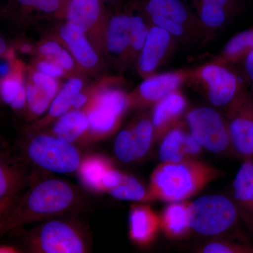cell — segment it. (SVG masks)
Here are the masks:
<instances>
[{
	"instance_id": "38",
	"label": "cell",
	"mask_w": 253,
	"mask_h": 253,
	"mask_svg": "<svg viewBox=\"0 0 253 253\" xmlns=\"http://www.w3.org/2000/svg\"><path fill=\"white\" fill-rule=\"evenodd\" d=\"M37 68V71L54 78L61 77L66 71L57 63L48 59L42 60L38 62Z\"/></svg>"
},
{
	"instance_id": "28",
	"label": "cell",
	"mask_w": 253,
	"mask_h": 253,
	"mask_svg": "<svg viewBox=\"0 0 253 253\" xmlns=\"http://www.w3.org/2000/svg\"><path fill=\"white\" fill-rule=\"evenodd\" d=\"M1 96L3 101L14 110L22 109L27 103L26 86L21 78L16 76H8L1 83Z\"/></svg>"
},
{
	"instance_id": "31",
	"label": "cell",
	"mask_w": 253,
	"mask_h": 253,
	"mask_svg": "<svg viewBox=\"0 0 253 253\" xmlns=\"http://www.w3.org/2000/svg\"><path fill=\"white\" fill-rule=\"evenodd\" d=\"M200 253H253V244L231 241H211L196 249Z\"/></svg>"
},
{
	"instance_id": "18",
	"label": "cell",
	"mask_w": 253,
	"mask_h": 253,
	"mask_svg": "<svg viewBox=\"0 0 253 253\" xmlns=\"http://www.w3.org/2000/svg\"><path fill=\"white\" fill-rule=\"evenodd\" d=\"M161 229L169 239H183L192 232L190 224V201L171 202L163 209Z\"/></svg>"
},
{
	"instance_id": "15",
	"label": "cell",
	"mask_w": 253,
	"mask_h": 253,
	"mask_svg": "<svg viewBox=\"0 0 253 253\" xmlns=\"http://www.w3.org/2000/svg\"><path fill=\"white\" fill-rule=\"evenodd\" d=\"M103 2L101 0H70L66 9L68 22L76 25L89 36L104 21Z\"/></svg>"
},
{
	"instance_id": "20",
	"label": "cell",
	"mask_w": 253,
	"mask_h": 253,
	"mask_svg": "<svg viewBox=\"0 0 253 253\" xmlns=\"http://www.w3.org/2000/svg\"><path fill=\"white\" fill-rule=\"evenodd\" d=\"M253 52V26L234 35L212 61L234 67Z\"/></svg>"
},
{
	"instance_id": "37",
	"label": "cell",
	"mask_w": 253,
	"mask_h": 253,
	"mask_svg": "<svg viewBox=\"0 0 253 253\" xmlns=\"http://www.w3.org/2000/svg\"><path fill=\"white\" fill-rule=\"evenodd\" d=\"M184 152L186 157L189 159H197L202 154L204 148L196 141L192 134L188 130L184 141Z\"/></svg>"
},
{
	"instance_id": "2",
	"label": "cell",
	"mask_w": 253,
	"mask_h": 253,
	"mask_svg": "<svg viewBox=\"0 0 253 253\" xmlns=\"http://www.w3.org/2000/svg\"><path fill=\"white\" fill-rule=\"evenodd\" d=\"M223 174L221 169L198 159L161 163L151 174L149 189L155 201H186Z\"/></svg>"
},
{
	"instance_id": "46",
	"label": "cell",
	"mask_w": 253,
	"mask_h": 253,
	"mask_svg": "<svg viewBox=\"0 0 253 253\" xmlns=\"http://www.w3.org/2000/svg\"><path fill=\"white\" fill-rule=\"evenodd\" d=\"M61 6H62V10H65V11H66V7H67L70 0H61Z\"/></svg>"
},
{
	"instance_id": "42",
	"label": "cell",
	"mask_w": 253,
	"mask_h": 253,
	"mask_svg": "<svg viewBox=\"0 0 253 253\" xmlns=\"http://www.w3.org/2000/svg\"><path fill=\"white\" fill-rule=\"evenodd\" d=\"M87 100L88 97L86 94L80 92L73 100L72 108L74 109H81L86 104Z\"/></svg>"
},
{
	"instance_id": "39",
	"label": "cell",
	"mask_w": 253,
	"mask_h": 253,
	"mask_svg": "<svg viewBox=\"0 0 253 253\" xmlns=\"http://www.w3.org/2000/svg\"><path fill=\"white\" fill-rule=\"evenodd\" d=\"M239 66H241V73L248 88L253 94V52L248 55Z\"/></svg>"
},
{
	"instance_id": "8",
	"label": "cell",
	"mask_w": 253,
	"mask_h": 253,
	"mask_svg": "<svg viewBox=\"0 0 253 253\" xmlns=\"http://www.w3.org/2000/svg\"><path fill=\"white\" fill-rule=\"evenodd\" d=\"M27 154L32 162L49 172L72 173L81 165L77 149L71 143L54 135L34 136L28 142Z\"/></svg>"
},
{
	"instance_id": "48",
	"label": "cell",
	"mask_w": 253,
	"mask_h": 253,
	"mask_svg": "<svg viewBox=\"0 0 253 253\" xmlns=\"http://www.w3.org/2000/svg\"><path fill=\"white\" fill-rule=\"evenodd\" d=\"M244 1H246V0H244Z\"/></svg>"
},
{
	"instance_id": "4",
	"label": "cell",
	"mask_w": 253,
	"mask_h": 253,
	"mask_svg": "<svg viewBox=\"0 0 253 253\" xmlns=\"http://www.w3.org/2000/svg\"><path fill=\"white\" fill-rule=\"evenodd\" d=\"M186 83L201 91L214 107L226 109L248 88L234 67L214 61L189 69Z\"/></svg>"
},
{
	"instance_id": "49",
	"label": "cell",
	"mask_w": 253,
	"mask_h": 253,
	"mask_svg": "<svg viewBox=\"0 0 253 253\" xmlns=\"http://www.w3.org/2000/svg\"><path fill=\"white\" fill-rule=\"evenodd\" d=\"M243 1H244V0H243Z\"/></svg>"
},
{
	"instance_id": "13",
	"label": "cell",
	"mask_w": 253,
	"mask_h": 253,
	"mask_svg": "<svg viewBox=\"0 0 253 253\" xmlns=\"http://www.w3.org/2000/svg\"><path fill=\"white\" fill-rule=\"evenodd\" d=\"M188 101L180 89L171 93L154 105L152 119L155 141H161L165 134L187 112Z\"/></svg>"
},
{
	"instance_id": "27",
	"label": "cell",
	"mask_w": 253,
	"mask_h": 253,
	"mask_svg": "<svg viewBox=\"0 0 253 253\" xmlns=\"http://www.w3.org/2000/svg\"><path fill=\"white\" fill-rule=\"evenodd\" d=\"M108 163L97 157L86 158L80 166V174L83 182L91 189L104 190L102 179L109 168Z\"/></svg>"
},
{
	"instance_id": "40",
	"label": "cell",
	"mask_w": 253,
	"mask_h": 253,
	"mask_svg": "<svg viewBox=\"0 0 253 253\" xmlns=\"http://www.w3.org/2000/svg\"><path fill=\"white\" fill-rule=\"evenodd\" d=\"M123 173L113 169L112 168H109L105 172L104 177L102 179V186L104 190H109L113 189L115 186L119 184L122 180Z\"/></svg>"
},
{
	"instance_id": "24",
	"label": "cell",
	"mask_w": 253,
	"mask_h": 253,
	"mask_svg": "<svg viewBox=\"0 0 253 253\" xmlns=\"http://www.w3.org/2000/svg\"><path fill=\"white\" fill-rule=\"evenodd\" d=\"M109 194L114 199L122 201L147 202L155 201L150 189L134 176L123 174L122 180L113 189L109 190Z\"/></svg>"
},
{
	"instance_id": "36",
	"label": "cell",
	"mask_w": 253,
	"mask_h": 253,
	"mask_svg": "<svg viewBox=\"0 0 253 253\" xmlns=\"http://www.w3.org/2000/svg\"><path fill=\"white\" fill-rule=\"evenodd\" d=\"M66 49L56 41H47L42 44L39 47V51L42 56L45 59L51 60L54 62H59L61 58V55L64 53Z\"/></svg>"
},
{
	"instance_id": "47",
	"label": "cell",
	"mask_w": 253,
	"mask_h": 253,
	"mask_svg": "<svg viewBox=\"0 0 253 253\" xmlns=\"http://www.w3.org/2000/svg\"><path fill=\"white\" fill-rule=\"evenodd\" d=\"M102 1H111V2H113V1H117L118 0H101Z\"/></svg>"
},
{
	"instance_id": "26",
	"label": "cell",
	"mask_w": 253,
	"mask_h": 253,
	"mask_svg": "<svg viewBox=\"0 0 253 253\" xmlns=\"http://www.w3.org/2000/svg\"><path fill=\"white\" fill-rule=\"evenodd\" d=\"M86 115L89 129L97 134H104L112 131L121 117L113 110L94 103Z\"/></svg>"
},
{
	"instance_id": "23",
	"label": "cell",
	"mask_w": 253,
	"mask_h": 253,
	"mask_svg": "<svg viewBox=\"0 0 253 253\" xmlns=\"http://www.w3.org/2000/svg\"><path fill=\"white\" fill-rule=\"evenodd\" d=\"M89 128L86 113L74 109L58 118L52 128L53 135L67 142H75Z\"/></svg>"
},
{
	"instance_id": "22",
	"label": "cell",
	"mask_w": 253,
	"mask_h": 253,
	"mask_svg": "<svg viewBox=\"0 0 253 253\" xmlns=\"http://www.w3.org/2000/svg\"><path fill=\"white\" fill-rule=\"evenodd\" d=\"M187 131L185 121H180L165 134L160 141L158 151V157L161 163H177L189 159L183 149Z\"/></svg>"
},
{
	"instance_id": "6",
	"label": "cell",
	"mask_w": 253,
	"mask_h": 253,
	"mask_svg": "<svg viewBox=\"0 0 253 253\" xmlns=\"http://www.w3.org/2000/svg\"><path fill=\"white\" fill-rule=\"evenodd\" d=\"M27 246L31 252L83 253L87 243L81 229L71 221L50 219L28 234Z\"/></svg>"
},
{
	"instance_id": "10",
	"label": "cell",
	"mask_w": 253,
	"mask_h": 253,
	"mask_svg": "<svg viewBox=\"0 0 253 253\" xmlns=\"http://www.w3.org/2000/svg\"><path fill=\"white\" fill-rule=\"evenodd\" d=\"M154 141L152 119L143 116L118 133L115 139L114 153L121 162H134L149 153Z\"/></svg>"
},
{
	"instance_id": "21",
	"label": "cell",
	"mask_w": 253,
	"mask_h": 253,
	"mask_svg": "<svg viewBox=\"0 0 253 253\" xmlns=\"http://www.w3.org/2000/svg\"><path fill=\"white\" fill-rule=\"evenodd\" d=\"M191 6L207 33L208 38L222 29L236 15L226 6L214 3L195 1L191 2Z\"/></svg>"
},
{
	"instance_id": "11",
	"label": "cell",
	"mask_w": 253,
	"mask_h": 253,
	"mask_svg": "<svg viewBox=\"0 0 253 253\" xmlns=\"http://www.w3.org/2000/svg\"><path fill=\"white\" fill-rule=\"evenodd\" d=\"M179 41L172 34L151 25L143 49L138 58V70L145 78L152 76L158 68L172 57Z\"/></svg>"
},
{
	"instance_id": "44",
	"label": "cell",
	"mask_w": 253,
	"mask_h": 253,
	"mask_svg": "<svg viewBox=\"0 0 253 253\" xmlns=\"http://www.w3.org/2000/svg\"><path fill=\"white\" fill-rule=\"evenodd\" d=\"M21 51L24 54H27V53L31 52L32 50V46L29 44H23L20 47Z\"/></svg>"
},
{
	"instance_id": "45",
	"label": "cell",
	"mask_w": 253,
	"mask_h": 253,
	"mask_svg": "<svg viewBox=\"0 0 253 253\" xmlns=\"http://www.w3.org/2000/svg\"><path fill=\"white\" fill-rule=\"evenodd\" d=\"M1 46H0V49H1V54H4V53H6V45L5 42L3 41L2 39H1Z\"/></svg>"
},
{
	"instance_id": "3",
	"label": "cell",
	"mask_w": 253,
	"mask_h": 253,
	"mask_svg": "<svg viewBox=\"0 0 253 253\" xmlns=\"http://www.w3.org/2000/svg\"><path fill=\"white\" fill-rule=\"evenodd\" d=\"M141 12L153 26L175 37L180 44L205 42L209 38L199 18L183 0H144Z\"/></svg>"
},
{
	"instance_id": "34",
	"label": "cell",
	"mask_w": 253,
	"mask_h": 253,
	"mask_svg": "<svg viewBox=\"0 0 253 253\" xmlns=\"http://www.w3.org/2000/svg\"><path fill=\"white\" fill-rule=\"evenodd\" d=\"M24 10H36L44 14H53L62 10L61 0H15Z\"/></svg>"
},
{
	"instance_id": "32",
	"label": "cell",
	"mask_w": 253,
	"mask_h": 253,
	"mask_svg": "<svg viewBox=\"0 0 253 253\" xmlns=\"http://www.w3.org/2000/svg\"><path fill=\"white\" fill-rule=\"evenodd\" d=\"M15 171L6 167L1 163L0 167V200L1 212L6 208L11 196L17 189V185L21 182V178Z\"/></svg>"
},
{
	"instance_id": "29",
	"label": "cell",
	"mask_w": 253,
	"mask_h": 253,
	"mask_svg": "<svg viewBox=\"0 0 253 253\" xmlns=\"http://www.w3.org/2000/svg\"><path fill=\"white\" fill-rule=\"evenodd\" d=\"M149 27L145 21L143 15L131 14L130 46L129 59L139 58L149 33Z\"/></svg>"
},
{
	"instance_id": "5",
	"label": "cell",
	"mask_w": 253,
	"mask_h": 253,
	"mask_svg": "<svg viewBox=\"0 0 253 253\" xmlns=\"http://www.w3.org/2000/svg\"><path fill=\"white\" fill-rule=\"evenodd\" d=\"M239 218L233 199L223 195H207L190 201L191 230L199 235H221L234 228Z\"/></svg>"
},
{
	"instance_id": "16",
	"label": "cell",
	"mask_w": 253,
	"mask_h": 253,
	"mask_svg": "<svg viewBox=\"0 0 253 253\" xmlns=\"http://www.w3.org/2000/svg\"><path fill=\"white\" fill-rule=\"evenodd\" d=\"M60 37L81 67L90 69L97 65L99 57L87 36L76 25L68 22L59 31Z\"/></svg>"
},
{
	"instance_id": "30",
	"label": "cell",
	"mask_w": 253,
	"mask_h": 253,
	"mask_svg": "<svg viewBox=\"0 0 253 253\" xmlns=\"http://www.w3.org/2000/svg\"><path fill=\"white\" fill-rule=\"evenodd\" d=\"M94 103L106 106L122 116L129 106V96L119 89H106L97 94Z\"/></svg>"
},
{
	"instance_id": "12",
	"label": "cell",
	"mask_w": 253,
	"mask_h": 253,
	"mask_svg": "<svg viewBox=\"0 0 253 253\" xmlns=\"http://www.w3.org/2000/svg\"><path fill=\"white\" fill-rule=\"evenodd\" d=\"M188 74L189 69H179L145 78L132 94L129 96V106L156 104L168 95L180 89L187 81Z\"/></svg>"
},
{
	"instance_id": "41",
	"label": "cell",
	"mask_w": 253,
	"mask_h": 253,
	"mask_svg": "<svg viewBox=\"0 0 253 253\" xmlns=\"http://www.w3.org/2000/svg\"><path fill=\"white\" fill-rule=\"evenodd\" d=\"M191 2L201 1V2L214 3L226 6V8L234 11L236 14H239L244 6L245 1L243 0H190Z\"/></svg>"
},
{
	"instance_id": "1",
	"label": "cell",
	"mask_w": 253,
	"mask_h": 253,
	"mask_svg": "<svg viewBox=\"0 0 253 253\" xmlns=\"http://www.w3.org/2000/svg\"><path fill=\"white\" fill-rule=\"evenodd\" d=\"M76 189L66 181L47 179L35 184L6 214L1 234L28 223L51 219L71 211L78 202Z\"/></svg>"
},
{
	"instance_id": "25",
	"label": "cell",
	"mask_w": 253,
	"mask_h": 253,
	"mask_svg": "<svg viewBox=\"0 0 253 253\" xmlns=\"http://www.w3.org/2000/svg\"><path fill=\"white\" fill-rule=\"evenodd\" d=\"M83 86V81L80 78L68 80L51 101L49 109V117L59 118L68 112L72 107L75 97L81 92Z\"/></svg>"
},
{
	"instance_id": "14",
	"label": "cell",
	"mask_w": 253,
	"mask_h": 253,
	"mask_svg": "<svg viewBox=\"0 0 253 253\" xmlns=\"http://www.w3.org/2000/svg\"><path fill=\"white\" fill-rule=\"evenodd\" d=\"M232 191L240 218L253 231V158L243 161L233 181Z\"/></svg>"
},
{
	"instance_id": "7",
	"label": "cell",
	"mask_w": 253,
	"mask_h": 253,
	"mask_svg": "<svg viewBox=\"0 0 253 253\" xmlns=\"http://www.w3.org/2000/svg\"><path fill=\"white\" fill-rule=\"evenodd\" d=\"M184 121L188 130L204 149L215 154L232 151L226 118L214 108H194L186 112Z\"/></svg>"
},
{
	"instance_id": "9",
	"label": "cell",
	"mask_w": 253,
	"mask_h": 253,
	"mask_svg": "<svg viewBox=\"0 0 253 253\" xmlns=\"http://www.w3.org/2000/svg\"><path fill=\"white\" fill-rule=\"evenodd\" d=\"M226 118L233 152L243 160L253 158V94L249 88L226 108Z\"/></svg>"
},
{
	"instance_id": "35",
	"label": "cell",
	"mask_w": 253,
	"mask_h": 253,
	"mask_svg": "<svg viewBox=\"0 0 253 253\" xmlns=\"http://www.w3.org/2000/svg\"><path fill=\"white\" fill-rule=\"evenodd\" d=\"M32 83L39 87L52 101L59 92V84L56 78L37 71L31 76Z\"/></svg>"
},
{
	"instance_id": "19",
	"label": "cell",
	"mask_w": 253,
	"mask_h": 253,
	"mask_svg": "<svg viewBox=\"0 0 253 253\" xmlns=\"http://www.w3.org/2000/svg\"><path fill=\"white\" fill-rule=\"evenodd\" d=\"M131 14H118L109 20L106 33V47L113 56L129 57Z\"/></svg>"
},
{
	"instance_id": "33",
	"label": "cell",
	"mask_w": 253,
	"mask_h": 253,
	"mask_svg": "<svg viewBox=\"0 0 253 253\" xmlns=\"http://www.w3.org/2000/svg\"><path fill=\"white\" fill-rule=\"evenodd\" d=\"M26 98L30 111L33 115L41 116L49 109L51 100L33 83L26 86Z\"/></svg>"
},
{
	"instance_id": "43",
	"label": "cell",
	"mask_w": 253,
	"mask_h": 253,
	"mask_svg": "<svg viewBox=\"0 0 253 253\" xmlns=\"http://www.w3.org/2000/svg\"><path fill=\"white\" fill-rule=\"evenodd\" d=\"M11 71V67H10L9 63L7 62H1V67H0V73H1V78L8 77Z\"/></svg>"
},
{
	"instance_id": "17",
	"label": "cell",
	"mask_w": 253,
	"mask_h": 253,
	"mask_svg": "<svg viewBox=\"0 0 253 253\" xmlns=\"http://www.w3.org/2000/svg\"><path fill=\"white\" fill-rule=\"evenodd\" d=\"M129 219V236L139 246L151 244L161 228L160 216L146 205H133Z\"/></svg>"
}]
</instances>
